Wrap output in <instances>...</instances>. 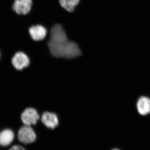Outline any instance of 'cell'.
Listing matches in <instances>:
<instances>
[{
    "instance_id": "6da1fadb",
    "label": "cell",
    "mask_w": 150,
    "mask_h": 150,
    "mask_svg": "<svg viewBox=\"0 0 150 150\" xmlns=\"http://www.w3.org/2000/svg\"><path fill=\"white\" fill-rule=\"evenodd\" d=\"M48 46L51 55L56 58L73 59L81 54L77 44L69 41L62 25L59 24L51 28Z\"/></svg>"
},
{
    "instance_id": "7a4b0ae2",
    "label": "cell",
    "mask_w": 150,
    "mask_h": 150,
    "mask_svg": "<svg viewBox=\"0 0 150 150\" xmlns=\"http://www.w3.org/2000/svg\"><path fill=\"white\" fill-rule=\"evenodd\" d=\"M36 135L34 130L30 126L25 125L18 131V139L20 142L24 144L32 143L36 139Z\"/></svg>"
},
{
    "instance_id": "3957f363",
    "label": "cell",
    "mask_w": 150,
    "mask_h": 150,
    "mask_svg": "<svg viewBox=\"0 0 150 150\" xmlns=\"http://www.w3.org/2000/svg\"><path fill=\"white\" fill-rule=\"evenodd\" d=\"M21 118L25 125H35L39 119V115L35 109L31 108H26L22 113Z\"/></svg>"
},
{
    "instance_id": "277c9868",
    "label": "cell",
    "mask_w": 150,
    "mask_h": 150,
    "mask_svg": "<svg viewBox=\"0 0 150 150\" xmlns=\"http://www.w3.org/2000/svg\"><path fill=\"white\" fill-rule=\"evenodd\" d=\"M32 0H15L13 9L18 15H26L30 11L32 6Z\"/></svg>"
},
{
    "instance_id": "5b68a950",
    "label": "cell",
    "mask_w": 150,
    "mask_h": 150,
    "mask_svg": "<svg viewBox=\"0 0 150 150\" xmlns=\"http://www.w3.org/2000/svg\"><path fill=\"white\" fill-rule=\"evenodd\" d=\"M13 67L18 70H21L28 67L30 64L29 58L23 52H18L15 54L12 59Z\"/></svg>"
},
{
    "instance_id": "8992f818",
    "label": "cell",
    "mask_w": 150,
    "mask_h": 150,
    "mask_svg": "<svg viewBox=\"0 0 150 150\" xmlns=\"http://www.w3.org/2000/svg\"><path fill=\"white\" fill-rule=\"evenodd\" d=\"M41 120L43 124L49 129H54L59 125V119L57 115L52 112H43Z\"/></svg>"
},
{
    "instance_id": "52a82bcc",
    "label": "cell",
    "mask_w": 150,
    "mask_h": 150,
    "mask_svg": "<svg viewBox=\"0 0 150 150\" xmlns=\"http://www.w3.org/2000/svg\"><path fill=\"white\" fill-rule=\"evenodd\" d=\"M28 31L30 37L35 41L43 40L46 37L47 33L46 28L40 25L31 26Z\"/></svg>"
},
{
    "instance_id": "ba28073f",
    "label": "cell",
    "mask_w": 150,
    "mask_h": 150,
    "mask_svg": "<svg viewBox=\"0 0 150 150\" xmlns=\"http://www.w3.org/2000/svg\"><path fill=\"white\" fill-rule=\"evenodd\" d=\"M138 112L140 115H146L150 113V98L147 96L140 97L137 101Z\"/></svg>"
},
{
    "instance_id": "9c48e42d",
    "label": "cell",
    "mask_w": 150,
    "mask_h": 150,
    "mask_svg": "<svg viewBox=\"0 0 150 150\" xmlns=\"http://www.w3.org/2000/svg\"><path fill=\"white\" fill-rule=\"evenodd\" d=\"M14 135L10 129H6L0 133V145L6 146L10 144L13 141Z\"/></svg>"
},
{
    "instance_id": "30bf717a",
    "label": "cell",
    "mask_w": 150,
    "mask_h": 150,
    "mask_svg": "<svg viewBox=\"0 0 150 150\" xmlns=\"http://www.w3.org/2000/svg\"><path fill=\"white\" fill-rule=\"evenodd\" d=\"M80 0H60V3L62 7L69 12L74 10L75 7L78 4Z\"/></svg>"
},
{
    "instance_id": "8fae6325",
    "label": "cell",
    "mask_w": 150,
    "mask_h": 150,
    "mask_svg": "<svg viewBox=\"0 0 150 150\" xmlns=\"http://www.w3.org/2000/svg\"><path fill=\"white\" fill-rule=\"evenodd\" d=\"M9 150H25L24 148L18 145H16V146H13Z\"/></svg>"
},
{
    "instance_id": "7c38bea8",
    "label": "cell",
    "mask_w": 150,
    "mask_h": 150,
    "mask_svg": "<svg viewBox=\"0 0 150 150\" xmlns=\"http://www.w3.org/2000/svg\"><path fill=\"white\" fill-rule=\"evenodd\" d=\"M112 150H119L117 149H112Z\"/></svg>"
}]
</instances>
